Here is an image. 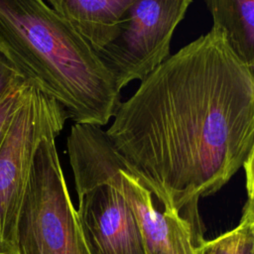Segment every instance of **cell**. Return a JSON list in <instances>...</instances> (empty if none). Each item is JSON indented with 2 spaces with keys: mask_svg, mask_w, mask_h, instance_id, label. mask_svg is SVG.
<instances>
[{
  "mask_svg": "<svg viewBox=\"0 0 254 254\" xmlns=\"http://www.w3.org/2000/svg\"><path fill=\"white\" fill-rule=\"evenodd\" d=\"M81 234L89 254H147L142 229L122 195L110 185H74Z\"/></svg>",
  "mask_w": 254,
  "mask_h": 254,
  "instance_id": "52a82bcc",
  "label": "cell"
},
{
  "mask_svg": "<svg viewBox=\"0 0 254 254\" xmlns=\"http://www.w3.org/2000/svg\"><path fill=\"white\" fill-rule=\"evenodd\" d=\"M98 52L114 39L126 11L137 0H47Z\"/></svg>",
  "mask_w": 254,
  "mask_h": 254,
  "instance_id": "ba28073f",
  "label": "cell"
},
{
  "mask_svg": "<svg viewBox=\"0 0 254 254\" xmlns=\"http://www.w3.org/2000/svg\"><path fill=\"white\" fill-rule=\"evenodd\" d=\"M152 254H167V253L164 252V251H156V252H154Z\"/></svg>",
  "mask_w": 254,
  "mask_h": 254,
  "instance_id": "4fadbf2b",
  "label": "cell"
},
{
  "mask_svg": "<svg viewBox=\"0 0 254 254\" xmlns=\"http://www.w3.org/2000/svg\"><path fill=\"white\" fill-rule=\"evenodd\" d=\"M105 131L164 206L203 238L198 200L215 193L254 154V75L222 30L171 55L118 105Z\"/></svg>",
  "mask_w": 254,
  "mask_h": 254,
  "instance_id": "6da1fadb",
  "label": "cell"
},
{
  "mask_svg": "<svg viewBox=\"0 0 254 254\" xmlns=\"http://www.w3.org/2000/svg\"><path fill=\"white\" fill-rule=\"evenodd\" d=\"M0 254H7V253H5V252H1V251H0Z\"/></svg>",
  "mask_w": 254,
  "mask_h": 254,
  "instance_id": "5bb4252c",
  "label": "cell"
},
{
  "mask_svg": "<svg viewBox=\"0 0 254 254\" xmlns=\"http://www.w3.org/2000/svg\"><path fill=\"white\" fill-rule=\"evenodd\" d=\"M57 135L40 142L18 213L16 254H89L59 160Z\"/></svg>",
  "mask_w": 254,
  "mask_h": 254,
  "instance_id": "277c9868",
  "label": "cell"
},
{
  "mask_svg": "<svg viewBox=\"0 0 254 254\" xmlns=\"http://www.w3.org/2000/svg\"><path fill=\"white\" fill-rule=\"evenodd\" d=\"M254 194H248L239 223L210 240L203 239L193 254H254Z\"/></svg>",
  "mask_w": 254,
  "mask_h": 254,
  "instance_id": "30bf717a",
  "label": "cell"
},
{
  "mask_svg": "<svg viewBox=\"0 0 254 254\" xmlns=\"http://www.w3.org/2000/svg\"><path fill=\"white\" fill-rule=\"evenodd\" d=\"M192 0H137L112 41L96 52L117 88L142 80L170 55L173 34Z\"/></svg>",
  "mask_w": 254,
  "mask_h": 254,
  "instance_id": "8992f818",
  "label": "cell"
},
{
  "mask_svg": "<svg viewBox=\"0 0 254 254\" xmlns=\"http://www.w3.org/2000/svg\"><path fill=\"white\" fill-rule=\"evenodd\" d=\"M212 26L222 30L233 53L254 68V0H205Z\"/></svg>",
  "mask_w": 254,
  "mask_h": 254,
  "instance_id": "9c48e42d",
  "label": "cell"
},
{
  "mask_svg": "<svg viewBox=\"0 0 254 254\" xmlns=\"http://www.w3.org/2000/svg\"><path fill=\"white\" fill-rule=\"evenodd\" d=\"M28 83L29 82L26 81L22 85L11 89L0 99V142L15 110L22 100L25 88Z\"/></svg>",
  "mask_w": 254,
  "mask_h": 254,
  "instance_id": "8fae6325",
  "label": "cell"
},
{
  "mask_svg": "<svg viewBox=\"0 0 254 254\" xmlns=\"http://www.w3.org/2000/svg\"><path fill=\"white\" fill-rule=\"evenodd\" d=\"M68 119L64 108L28 83L0 142V251L16 254L18 213L40 142L59 135Z\"/></svg>",
  "mask_w": 254,
  "mask_h": 254,
  "instance_id": "5b68a950",
  "label": "cell"
},
{
  "mask_svg": "<svg viewBox=\"0 0 254 254\" xmlns=\"http://www.w3.org/2000/svg\"><path fill=\"white\" fill-rule=\"evenodd\" d=\"M0 53L74 123L101 127L121 102L94 50L44 0H0Z\"/></svg>",
  "mask_w": 254,
  "mask_h": 254,
  "instance_id": "7a4b0ae2",
  "label": "cell"
},
{
  "mask_svg": "<svg viewBox=\"0 0 254 254\" xmlns=\"http://www.w3.org/2000/svg\"><path fill=\"white\" fill-rule=\"evenodd\" d=\"M66 147L74 185L104 183L113 187L135 215L147 254H193L195 240L190 224L178 214L155 208L151 191L100 126L74 123Z\"/></svg>",
  "mask_w": 254,
  "mask_h": 254,
  "instance_id": "3957f363",
  "label": "cell"
},
{
  "mask_svg": "<svg viewBox=\"0 0 254 254\" xmlns=\"http://www.w3.org/2000/svg\"><path fill=\"white\" fill-rule=\"evenodd\" d=\"M26 81L0 53V99L11 89Z\"/></svg>",
  "mask_w": 254,
  "mask_h": 254,
  "instance_id": "7c38bea8",
  "label": "cell"
}]
</instances>
